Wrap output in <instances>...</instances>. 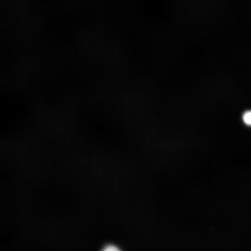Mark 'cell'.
Listing matches in <instances>:
<instances>
[{"instance_id": "6da1fadb", "label": "cell", "mask_w": 251, "mask_h": 251, "mask_svg": "<svg viewBox=\"0 0 251 251\" xmlns=\"http://www.w3.org/2000/svg\"><path fill=\"white\" fill-rule=\"evenodd\" d=\"M243 121L246 125L251 126V111H247L244 112L243 115Z\"/></svg>"}, {"instance_id": "7a4b0ae2", "label": "cell", "mask_w": 251, "mask_h": 251, "mask_svg": "<svg viewBox=\"0 0 251 251\" xmlns=\"http://www.w3.org/2000/svg\"><path fill=\"white\" fill-rule=\"evenodd\" d=\"M102 251H120V250L115 246H108Z\"/></svg>"}]
</instances>
